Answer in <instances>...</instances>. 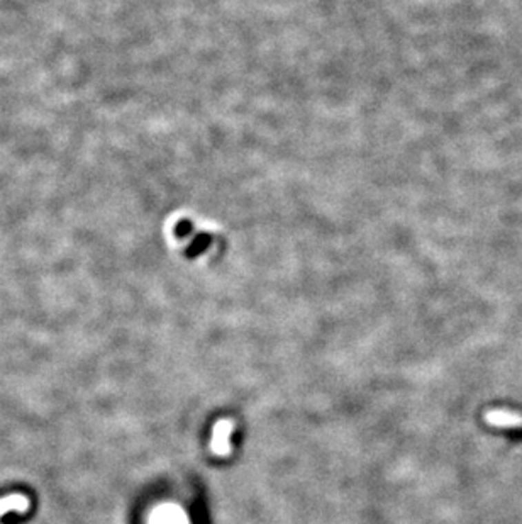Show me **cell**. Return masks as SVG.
I'll use <instances>...</instances> for the list:
<instances>
[{
	"label": "cell",
	"mask_w": 522,
	"mask_h": 524,
	"mask_svg": "<svg viewBox=\"0 0 522 524\" xmlns=\"http://www.w3.org/2000/svg\"><path fill=\"white\" fill-rule=\"evenodd\" d=\"M485 423L492 427L514 430V427H522V414L505 411V409H492V411L485 412Z\"/></svg>",
	"instance_id": "6da1fadb"
},
{
	"label": "cell",
	"mask_w": 522,
	"mask_h": 524,
	"mask_svg": "<svg viewBox=\"0 0 522 524\" xmlns=\"http://www.w3.org/2000/svg\"><path fill=\"white\" fill-rule=\"evenodd\" d=\"M229 430H231V423H228V421H222V423L217 424L216 433H214V440H212V450L217 453V455H225V453L229 452V443H228Z\"/></svg>",
	"instance_id": "7a4b0ae2"
},
{
	"label": "cell",
	"mask_w": 522,
	"mask_h": 524,
	"mask_svg": "<svg viewBox=\"0 0 522 524\" xmlns=\"http://www.w3.org/2000/svg\"><path fill=\"white\" fill-rule=\"evenodd\" d=\"M28 509V499L22 496H10L7 499H0V516L9 511L24 512Z\"/></svg>",
	"instance_id": "3957f363"
}]
</instances>
